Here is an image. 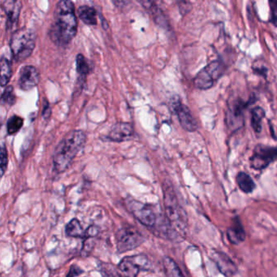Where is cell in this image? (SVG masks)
<instances>
[{"label": "cell", "instance_id": "11", "mask_svg": "<svg viewBox=\"0 0 277 277\" xmlns=\"http://www.w3.org/2000/svg\"><path fill=\"white\" fill-rule=\"evenodd\" d=\"M173 108L182 128L188 132H194L197 129V123L188 106L183 104L180 100L173 102Z\"/></svg>", "mask_w": 277, "mask_h": 277}, {"label": "cell", "instance_id": "32", "mask_svg": "<svg viewBox=\"0 0 277 277\" xmlns=\"http://www.w3.org/2000/svg\"><path fill=\"white\" fill-rule=\"evenodd\" d=\"M51 108H50L49 103L47 102V104H44V108H43V111H42V115L45 119H47V118L50 117L51 115Z\"/></svg>", "mask_w": 277, "mask_h": 277}, {"label": "cell", "instance_id": "28", "mask_svg": "<svg viewBox=\"0 0 277 277\" xmlns=\"http://www.w3.org/2000/svg\"><path fill=\"white\" fill-rule=\"evenodd\" d=\"M7 162H8V156L7 151L4 144L2 145L1 147V176L4 175L5 172L7 170Z\"/></svg>", "mask_w": 277, "mask_h": 277}, {"label": "cell", "instance_id": "27", "mask_svg": "<svg viewBox=\"0 0 277 277\" xmlns=\"http://www.w3.org/2000/svg\"><path fill=\"white\" fill-rule=\"evenodd\" d=\"M99 271L102 277H122L118 273L115 267L111 264H100Z\"/></svg>", "mask_w": 277, "mask_h": 277}, {"label": "cell", "instance_id": "23", "mask_svg": "<svg viewBox=\"0 0 277 277\" xmlns=\"http://www.w3.org/2000/svg\"><path fill=\"white\" fill-rule=\"evenodd\" d=\"M85 232L82 228V224L78 219H74L67 224L65 228V233L68 237H85Z\"/></svg>", "mask_w": 277, "mask_h": 277}, {"label": "cell", "instance_id": "16", "mask_svg": "<svg viewBox=\"0 0 277 277\" xmlns=\"http://www.w3.org/2000/svg\"><path fill=\"white\" fill-rule=\"evenodd\" d=\"M227 237L233 245H239L246 239V231L238 216L233 218L230 226L227 229Z\"/></svg>", "mask_w": 277, "mask_h": 277}, {"label": "cell", "instance_id": "25", "mask_svg": "<svg viewBox=\"0 0 277 277\" xmlns=\"http://www.w3.org/2000/svg\"><path fill=\"white\" fill-rule=\"evenodd\" d=\"M24 120L19 115H14L9 118L7 123V131L9 135L17 133L22 128Z\"/></svg>", "mask_w": 277, "mask_h": 277}, {"label": "cell", "instance_id": "6", "mask_svg": "<svg viewBox=\"0 0 277 277\" xmlns=\"http://www.w3.org/2000/svg\"><path fill=\"white\" fill-rule=\"evenodd\" d=\"M224 74L223 65L220 61L215 60L206 65L197 74L193 83L200 90H208L213 87L219 78Z\"/></svg>", "mask_w": 277, "mask_h": 277}, {"label": "cell", "instance_id": "20", "mask_svg": "<svg viewBox=\"0 0 277 277\" xmlns=\"http://www.w3.org/2000/svg\"><path fill=\"white\" fill-rule=\"evenodd\" d=\"M163 265L167 277H185L178 264L171 258H164Z\"/></svg>", "mask_w": 277, "mask_h": 277}, {"label": "cell", "instance_id": "5", "mask_svg": "<svg viewBox=\"0 0 277 277\" xmlns=\"http://www.w3.org/2000/svg\"><path fill=\"white\" fill-rule=\"evenodd\" d=\"M144 237L137 228L124 227L116 233V248L118 252L133 251L144 242Z\"/></svg>", "mask_w": 277, "mask_h": 277}, {"label": "cell", "instance_id": "18", "mask_svg": "<svg viewBox=\"0 0 277 277\" xmlns=\"http://www.w3.org/2000/svg\"><path fill=\"white\" fill-rule=\"evenodd\" d=\"M76 65H77V72L78 76V86H82L85 84L87 77L91 71L89 64L87 62V59L82 54H78L76 59Z\"/></svg>", "mask_w": 277, "mask_h": 277}, {"label": "cell", "instance_id": "4", "mask_svg": "<svg viewBox=\"0 0 277 277\" xmlns=\"http://www.w3.org/2000/svg\"><path fill=\"white\" fill-rule=\"evenodd\" d=\"M164 207L165 214L173 228L178 234L184 233L187 225L186 213L182 208L175 193L171 188L164 189Z\"/></svg>", "mask_w": 277, "mask_h": 277}, {"label": "cell", "instance_id": "7", "mask_svg": "<svg viewBox=\"0 0 277 277\" xmlns=\"http://www.w3.org/2000/svg\"><path fill=\"white\" fill-rule=\"evenodd\" d=\"M118 269L125 277H137L141 270L149 271L151 262L146 255H138L125 257L120 262Z\"/></svg>", "mask_w": 277, "mask_h": 277}, {"label": "cell", "instance_id": "19", "mask_svg": "<svg viewBox=\"0 0 277 277\" xmlns=\"http://www.w3.org/2000/svg\"><path fill=\"white\" fill-rule=\"evenodd\" d=\"M237 184L240 189L245 193H251L256 188V184L254 180L244 172H240L236 178Z\"/></svg>", "mask_w": 277, "mask_h": 277}, {"label": "cell", "instance_id": "22", "mask_svg": "<svg viewBox=\"0 0 277 277\" xmlns=\"http://www.w3.org/2000/svg\"><path fill=\"white\" fill-rule=\"evenodd\" d=\"M265 116V111L260 106H256L251 111V126L256 133L262 130V121Z\"/></svg>", "mask_w": 277, "mask_h": 277}, {"label": "cell", "instance_id": "14", "mask_svg": "<svg viewBox=\"0 0 277 277\" xmlns=\"http://www.w3.org/2000/svg\"><path fill=\"white\" fill-rule=\"evenodd\" d=\"M134 135V129L130 123H116L114 124L106 138L115 142L129 141Z\"/></svg>", "mask_w": 277, "mask_h": 277}, {"label": "cell", "instance_id": "3", "mask_svg": "<svg viewBox=\"0 0 277 277\" xmlns=\"http://www.w3.org/2000/svg\"><path fill=\"white\" fill-rule=\"evenodd\" d=\"M36 34L32 29L21 28L14 32L10 40V48L14 60L20 62L26 60L35 48Z\"/></svg>", "mask_w": 277, "mask_h": 277}, {"label": "cell", "instance_id": "30", "mask_svg": "<svg viewBox=\"0 0 277 277\" xmlns=\"http://www.w3.org/2000/svg\"><path fill=\"white\" fill-rule=\"evenodd\" d=\"M271 9H272V17L271 20L274 25L277 26V1H271Z\"/></svg>", "mask_w": 277, "mask_h": 277}, {"label": "cell", "instance_id": "10", "mask_svg": "<svg viewBox=\"0 0 277 277\" xmlns=\"http://www.w3.org/2000/svg\"><path fill=\"white\" fill-rule=\"evenodd\" d=\"M126 206L133 216L145 226L151 228L156 224L157 216L148 205L139 201L129 199L126 202Z\"/></svg>", "mask_w": 277, "mask_h": 277}, {"label": "cell", "instance_id": "26", "mask_svg": "<svg viewBox=\"0 0 277 277\" xmlns=\"http://www.w3.org/2000/svg\"><path fill=\"white\" fill-rule=\"evenodd\" d=\"M16 97L13 87L11 86H7L2 93V97H1L2 104L13 106L16 103Z\"/></svg>", "mask_w": 277, "mask_h": 277}, {"label": "cell", "instance_id": "12", "mask_svg": "<svg viewBox=\"0 0 277 277\" xmlns=\"http://www.w3.org/2000/svg\"><path fill=\"white\" fill-rule=\"evenodd\" d=\"M40 81V74L35 67L27 65L23 67L20 72L19 87L24 91H31L37 87Z\"/></svg>", "mask_w": 277, "mask_h": 277}, {"label": "cell", "instance_id": "13", "mask_svg": "<svg viewBox=\"0 0 277 277\" xmlns=\"http://www.w3.org/2000/svg\"><path fill=\"white\" fill-rule=\"evenodd\" d=\"M211 259L217 267L218 270L226 277H232L237 272V267L230 257L220 251L211 253Z\"/></svg>", "mask_w": 277, "mask_h": 277}, {"label": "cell", "instance_id": "21", "mask_svg": "<svg viewBox=\"0 0 277 277\" xmlns=\"http://www.w3.org/2000/svg\"><path fill=\"white\" fill-rule=\"evenodd\" d=\"M140 3L147 9L149 12H151L157 24L161 25H165L166 20H164V14L155 2L152 1H142V2H140Z\"/></svg>", "mask_w": 277, "mask_h": 277}, {"label": "cell", "instance_id": "8", "mask_svg": "<svg viewBox=\"0 0 277 277\" xmlns=\"http://www.w3.org/2000/svg\"><path fill=\"white\" fill-rule=\"evenodd\" d=\"M251 100L248 102L242 101L240 98L234 100L228 105L226 112V123L231 130L236 131L242 128L244 124V112L249 105H251Z\"/></svg>", "mask_w": 277, "mask_h": 277}, {"label": "cell", "instance_id": "2", "mask_svg": "<svg viewBox=\"0 0 277 277\" xmlns=\"http://www.w3.org/2000/svg\"><path fill=\"white\" fill-rule=\"evenodd\" d=\"M87 142V136L82 130L69 132L58 144L53 155L54 169L57 173L66 171Z\"/></svg>", "mask_w": 277, "mask_h": 277}, {"label": "cell", "instance_id": "31", "mask_svg": "<svg viewBox=\"0 0 277 277\" xmlns=\"http://www.w3.org/2000/svg\"><path fill=\"white\" fill-rule=\"evenodd\" d=\"M83 273H84V272H83L79 267L73 265L70 270H69V273H68V275H67L66 277H78V276H80L81 274H82Z\"/></svg>", "mask_w": 277, "mask_h": 277}, {"label": "cell", "instance_id": "15", "mask_svg": "<svg viewBox=\"0 0 277 277\" xmlns=\"http://www.w3.org/2000/svg\"><path fill=\"white\" fill-rule=\"evenodd\" d=\"M1 6L7 16L6 28L7 29H12L17 22L18 18L20 16L22 2L16 0H6L2 1Z\"/></svg>", "mask_w": 277, "mask_h": 277}, {"label": "cell", "instance_id": "1", "mask_svg": "<svg viewBox=\"0 0 277 277\" xmlns=\"http://www.w3.org/2000/svg\"><path fill=\"white\" fill-rule=\"evenodd\" d=\"M78 33V19L74 2L62 0L57 2L54 20L51 26V40L60 47H65L70 44Z\"/></svg>", "mask_w": 277, "mask_h": 277}, {"label": "cell", "instance_id": "17", "mask_svg": "<svg viewBox=\"0 0 277 277\" xmlns=\"http://www.w3.org/2000/svg\"><path fill=\"white\" fill-rule=\"evenodd\" d=\"M78 16L82 22L88 25H97V11L93 7L82 5L78 9Z\"/></svg>", "mask_w": 277, "mask_h": 277}, {"label": "cell", "instance_id": "9", "mask_svg": "<svg viewBox=\"0 0 277 277\" xmlns=\"http://www.w3.org/2000/svg\"><path fill=\"white\" fill-rule=\"evenodd\" d=\"M277 160V147L259 145L255 147L250 159L251 167L255 170H263Z\"/></svg>", "mask_w": 277, "mask_h": 277}, {"label": "cell", "instance_id": "29", "mask_svg": "<svg viewBox=\"0 0 277 277\" xmlns=\"http://www.w3.org/2000/svg\"><path fill=\"white\" fill-rule=\"evenodd\" d=\"M98 233H99V228L95 226V225H92L87 228L86 232H85L84 238L89 239V238H93V237H97Z\"/></svg>", "mask_w": 277, "mask_h": 277}, {"label": "cell", "instance_id": "24", "mask_svg": "<svg viewBox=\"0 0 277 277\" xmlns=\"http://www.w3.org/2000/svg\"><path fill=\"white\" fill-rule=\"evenodd\" d=\"M0 68H1V86L5 87L8 84L11 77V62L7 57L2 56L0 61Z\"/></svg>", "mask_w": 277, "mask_h": 277}]
</instances>
